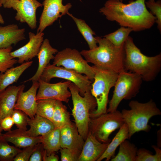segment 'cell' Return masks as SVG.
Segmentation results:
<instances>
[{
  "mask_svg": "<svg viewBox=\"0 0 161 161\" xmlns=\"http://www.w3.org/2000/svg\"><path fill=\"white\" fill-rule=\"evenodd\" d=\"M1 137L7 142L13 144L19 148H24L41 143V136L32 137L29 136L27 130L18 129L2 134Z\"/></svg>",
  "mask_w": 161,
  "mask_h": 161,
  "instance_id": "44dd1931",
  "label": "cell"
},
{
  "mask_svg": "<svg viewBox=\"0 0 161 161\" xmlns=\"http://www.w3.org/2000/svg\"><path fill=\"white\" fill-rule=\"evenodd\" d=\"M14 124L18 129L27 130L28 116L22 111L14 109L11 115Z\"/></svg>",
  "mask_w": 161,
  "mask_h": 161,
  "instance_id": "836d02e7",
  "label": "cell"
},
{
  "mask_svg": "<svg viewBox=\"0 0 161 161\" xmlns=\"http://www.w3.org/2000/svg\"><path fill=\"white\" fill-rule=\"evenodd\" d=\"M99 12L106 18L115 21L121 26L140 31L150 28L156 17L147 9L145 0H136L125 4L117 0H108Z\"/></svg>",
  "mask_w": 161,
  "mask_h": 161,
  "instance_id": "6da1fadb",
  "label": "cell"
},
{
  "mask_svg": "<svg viewBox=\"0 0 161 161\" xmlns=\"http://www.w3.org/2000/svg\"><path fill=\"white\" fill-rule=\"evenodd\" d=\"M57 49L53 48L47 38L44 39L41 45L37 55L38 60V65L36 72L31 78L24 81V83L30 81H38L45 68L49 64L51 60L54 59V55L57 53Z\"/></svg>",
  "mask_w": 161,
  "mask_h": 161,
  "instance_id": "ffe728a7",
  "label": "cell"
},
{
  "mask_svg": "<svg viewBox=\"0 0 161 161\" xmlns=\"http://www.w3.org/2000/svg\"><path fill=\"white\" fill-rule=\"evenodd\" d=\"M67 14L70 16L75 22L78 30L87 42L89 49L97 47V43L93 36L95 33L91 27L84 20L75 17L69 12Z\"/></svg>",
  "mask_w": 161,
  "mask_h": 161,
  "instance_id": "83f0119b",
  "label": "cell"
},
{
  "mask_svg": "<svg viewBox=\"0 0 161 161\" xmlns=\"http://www.w3.org/2000/svg\"><path fill=\"white\" fill-rule=\"evenodd\" d=\"M42 159L44 161H58L59 160V157L55 154V153L47 155L44 150L43 154Z\"/></svg>",
  "mask_w": 161,
  "mask_h": 161,
  "instance_id": "ab89813d",
  "label": "cell"
},
{
  "mask_svg": "<svg viewBox=\"0 0 161 161\" xmlns=\"http://www.w3.org/2000/svg\"><path fill=\"white\" fill-rule=\"evenodd\" d=\"M2 130L1 129V128L0 127V136H1L2 134L1 133V132L2 131Z\"/></svg>",
  "mask_w": 161,
  "mask_h": 161,
  "instance_id": "7bdbcfd3",
  "label": "cell"
},
{
  "mask_svg": "<svg viewBox=\"0 0 161 161\" xmlns=\"http://www.w3.org/2000/svg\"><path fill=\"white\" fill-rule=\"evenodd\" d=\"M132 31V29L130 28L121 26L115 31L105 35L104 37L114 45L120 46L124 43Z\"/></svg>",
  "mask_w": 161,
  "mask_h": 161,
  "instance_id": "f546056e",
  "label": "cell"
},
{
  "mask_svg": "<svg viewBox=\"0 0 161 161\" xmlns=\"http://www.w3.org/2000/svg\"><path fill=\"white\" fill-rule=\"evenodd\" d=\"M24 28H20L16 24L0 26V49L12 47L25 40Z\"/></svg>",
  "mask_w": 161,
  "mask_h": 161,
  "instance_id": "d6986e66",
  "label": "cell"
},
{
  "mask_svg": "<svg viewBox=\"0 0 161 161\" xmlns=\"http://www.w3.org/2000/svg\"><path fill=\"white\" fill-rule=\"evenodd\" d=\"M119 146L118 154L111 161H135L138 149L135 145L126 140Z\"/></svg>",
  "mask_w": 161,
  "mask_h": 161,
  "instance_id": "4316f807",
  "label": "cell"
},
{
  "mask_svg": "<svg viewBox=\"0 0 161 161\" xmlns=\"http://www.w3.org/2000/svg\"><path fill=\"white\" fill-rule=\"evenodd\" d=\"M41 143L47 155L54 153L60 148V129L55 128L41 136Z\"/></svg>",
  "mask_w": 161,
  "mask_h": 161,
  "instance_id": "d4e9b609",
  "label": "cell"
},
{
  "mask_svg": "<svg viewBox=\"0 0 161 161\" xmlns=\"http://www.w3.org/2000/svg\"><path fill=\"white\" fill-rule=\"evenodd\" d=\"M98 46L93 49L83 50L80 53L88 63L100 68L117 73L125 71L124 43L116 46L105 38L95 37Z\"/></svg>",
  "mask_w": 161,
  "mask_h": 161,
  "instance_id": "7a4b0ae2",
  "label": "cell"
},
{
  "mask_svg": "<svg viewBox=\"0 0 161 161\" xmlns=\"http://www.w3.org/2000/svg\"><path fill=\"white\" fill-rule=\"evenodd\" d=\"M30 88L25 92L24 89L20 92L14 109L21 110L30 118H33L36 114L37 106V92L39 86L38 81H32Z\"/></svg>",
  "mask_w": 161,
  "mask_h": 161,
  "instance_id": "2e32d148",
  "label": "cell"
},
{
  "mask_svg": "<svg viewBox=\"0 0 161 161\" xmlns=\"http://www.w3.org/2000/svg\"><path fill=\"white\" fill-rule=\"evenodd\" d=\"M52 122L55 128L59 129L72 122L67 107L61 101L56 100Z\"/></svg>",
  "mask_w": 161,
  "mask_h": 161,
  "instance_id": "484cf974",
  "label": "cell"
},
{
  "mask_svg": "<svg viewBox=\"0 0 161 161\" xmlns=\"http://www.w3.org/2000/svg\"><path fill=\"white\" fill-rule=\"evenodd\" d=\"M14 124L11 116L6 117L2 119L0 122V126L1 129L5 131H9Z\"/></svg>",
  "mask_w": 161,
  "mask_h": 161,
  "instance_id": "f35d334b",
  "label": "cell"
},
{
  "mask_svg": "<svg viewBox=\"0 0 161 161\" xmlns=\"http://www.w3.org/2000/svg\"><path fill=\"white\" fill-rule=\"evenodd\" d=\"M56 100L51 99L37 100L36 114L52 121Z\"/></svg>",
  "mask_w": 161,
  "mask_h": 161,
  "instance_id": "f1b7e54d",
  "label": "cell"
},
{
  "mask_svg": "<svg viewBox=\"0 0 161 161\" xmlns=\"http://www.w3.org/2000/svg\"><path fill=\"white\" fill-rule=\"evenodd\" d=\"M32 61H28L15 67L8 69L0 74V93L7 87L16 82L24 72L32 64Z\"/></svg>",
  "mask_w": 161,
  "mask_h": 161,
  "instance_id": "603a6c76",
  "label": "cell"
},
{
  "mask_svg": "<svg viewBox=\"0 0 161 161\" xmlns=\"http://www.w3.org/2000/svg\"><path fill=\"white\" fill-rule=\"evenodd\" d=\"M129 105L130 109H123L121 112L128 128L129 139L136 132L149 131L151 129L148 124L149 120L154 116L161 114L160 109L152 100L145 103L133 100Z\"/></svg>",
  "mask_w": 161,
  "mask_h": 161,
  "instance_id": "277c9868",
  "label": "cell"
},
{
  "mask_svg": "<svg viewBox=\"0 0 161 161\" xmlns=\"http://www.w3.org/2000/svg\"><path fill=\"white\" fill-rule=\"evenodd\" d=\"M5 8H13L17 13L15 19L21 23H26L32 29L37 27L36 11L43 6L37 0H10L4 5Z\"/></svg>",
  "mask_w": 161,
  "mask_h": 161,
  "instance_id": "8fae6325",
  "label": "cell"
},
{
  "mask_svg": "<svg viewBox=\"0 0 161 161\" xmlns=\"http://www.w3.org/2000/svg\"><path fill=\"white\" fill-rule=\"evenodd\" d=\"M12 47L0 49V72H4L18 63V60L13 58L10 55Z\"/></svg>",
  "mask_w": 161,
  "mask_h": 161,
  "instance_id": "1f68e13d",
  "label": "cell"
},
{
  "mask_svg": "<svg viewBox=\"0 0 161 161\" xmlns=\"http://www.w3.org/2000/svg\"></svg>",
  "mask_w": 161,
  "mask_h": 161,
  "instance_id": "7dc6e473",
  "label": "cell"
},
{
  "mask_svg": "<svg viewBox=\"0 0 161 161\" xmlns=\"http://www.w3.org/2000/svg\"><path fill=\"white\" fill-rule=\"evenodd\" d=\"M38 90L36 95V100L51 99L68 103L71 95L68 90L72 82L70 81L60 82L55 83L45 82L40 79Z\"/></svg>",
  "mask_w": 161,
  "mask_h": 161,
  "instance_id": "4fadbf2b",
  "label": "cell"
},
{
  "mask_svg": "<svg viewBox=\"0 0 161 161\" xmlns=\"http://www.w3.org/2000/svg\"><path fill=\"white\" fill-rule=\"evenodd\" d=\"M93 67L95 75L91 92L96 99L97 108L91 112L90 118L97 117L107 113L108 95L110 89L114 86L118 73L97 67Z\"/></svg>",
  "mask_w": 161,
  "mask_h": 161,
  "instance_id": "8992f818",
  "label": "cell"
},
{
  "mask_svg": "<svg viewBox=\"0 0 161 161\" xmlns=\"http://www.w3.org/2000/svg\"><path fill=\"white\" fill-rule=\"evenodd\" d=\"M69 89L73 104L72 115L79 133L85 141L89 131L90 113L96 109V101L91 91L86 92L83 96L80 95L79 88L73 83H70Z\"/></svg>",
  "mask_w": 161,
  "mask_h": 161,
  "instance_id": "5b68a950",
  "label": "cell"
},
{
  "mask_svg": "<svg viewBox=\"0 0 161 161\" xmlns=\"http://www.w3.org/2000/svg\"><path fill=\"white\" fill-rule=\"evenodd\" d=\"M155 151L153 155L145 149L140 148L138 149L135 161H161V150L158 147L152 145Z\"/></svg>",
  "mask_w": 161,
  "mask_h": 161,
  "instance_id": "d6a6232c",
  "label": "cell"
},
{
  "mask_svg": "<svg viewBox=\"0 0 161 161\" xmlns=\"http://www.w3.org/2000/svg\"><path fill=\"white\" fill-rule=\"evenodd\" d=\"M125 71L140 75L143 80L150 82L157 77L161 69V54L148 56L142 53L129 36L124 43Z\"/></svg>",
  "mask_w": 161,
  "mask_h": 161,
  "instance_id": "3957f363",
  "label": "cell"
},
{
  "mask_svg": "<svg viewBox=\"0 0 161 161\" xmlns=\"http://www.w3.org/2000/svg\"><path fill=\"white\" fill-rule=\"evenodd\" d=\"M36 147V145L23 148L13 160L14 161H28Z\"/></svg>",
  "mask_w": 161,
  "mask_h": 161,
  "instance_id": "d590c367",
  "label": "cell"
},
{
  "mask_svg": "<svg viewBox=\"0 0 161 161\" xmlns=\"http://www.w3.org/2000/svg\"><path fill=\"white\" fill-rule=\"evenodd\" d=\"M124 123L121 112L117 110L90 118L89 131L100 142L109 143L111 141L109 138L110 134Z\"/></svg>",
  "mask_w": 161,
  "mask_h": 161,
  "instance_id": "ba28073f",
  "label": "cell"
},
{
  "mask_svg": "<svg viewBox=\"0 0 161 161\" xmlns=\"http://www.w3.org/2000/svg\"><path fill=\"white\" fill-rule=\"evenodd\" d=\"M129 131L126 124L124 123L120 128L112 140L109 143L105 151L97 161H101L105 159L109 161L114 156L117 148L124 140L129 139Z\"/></svg>",
  "mask_w": 161,
  "mask_h": 161,
  "instance_id": "cb8c5ba5",
  "label": "cell"
},
{
  "mask_svg": "<svg viewBox=\"0 0 161 161\" xmlns=\"http://www.w3.org/2000/svg\"><path fill=\"white\" fill-rule=\"evenodd\" d=\"M10 0H0V3L2 5H4L6 2Z\"/></svg>",
  "mask_w": 161,
  "mask_h": 161,
  "instance_id": "b9f144b4",
  "label": "cell"
},
{
  "mask_svg": "<svg viewBox=\"0 0 161 161\" xmlns=\"http://www.w3.org/2000/svg\"><path fill=\"white\" fill-rule=\"evenodd\" d=\"M79 0L80 1H81V0Z\"/></svg>",
  "mask_w": 161,
  "mask_h": 161,
  "instance_id": "bcb514c9",
  "label": "cell"
},
{
  "mask_svg": "<svg viewBox=\"0 0 161 161\" xmlns=\"http://www.w3.org/2000/svg\"><path fill=\"white\" fill-rule=\"evenodd\" d=\"M2 5L0 3V7L2 6ZM4 21L3 19V18L0 14V23L1 24H3L4 23Z\"/></svg>",
  "mask_w": 161,
  "mask_h": 161,
  "instance_id": "60d3db41",
  "label": "cell"
},
{
  "mask_svg": "<svg viewBox=\"0 0 161 161\" xmlns=\"http://www.w3.org/2000/svg\"><path fill=\"white\" fill-rule=\"evenodd\" d=\"M27 122L30 128L27 132L32 137L43 135L55 128L52 121L36 114L32 118H29Z\"/></svg>",
  "mask_w": 161,
  "mask_h": 161,
  "instance_id": "7402d4cb",
  "label": "cell"
},
{
  "mask_svg": "<svg viewBox=\"0 0 161 161\" xmlns=\"http://www.w3.org/2000/svg\"><path fill=\"white\" fill-rule=\"evenodd\" d=\"M82 56L80 52L76 49L66 48L57 52L53 64L84 74L92 81L95 75L94 68Z\"/></svg>",
  "mask_w": 161,
  "mask_h": 161,
  "instance_id": "9c48e42d",
  "label": "cell"
},
{
  "mask_svg": "<svg viewBox=\"0 0 161 161\" xmlns=\"http://www.w3.org/2000/svg\"><path fill=\"white\" fill-rule=\"evenodd\" d=\"M109 143H102L89 131L78 161H96L103 154Z\"/></svg>",
  "mask_w": 161,
  "mask_h": 161,
  "instance_id": "e0dca14e",
  "label": "cell"
},
{
  "mask_svg": "<svg viewBox=\"0 0 161 161\" xmlns=\"http://www.w3.org/2000/svg\"><path fill=\"white\" fill-rule=\"evenodd\" d=\"M29 41L24 46L13 51L10 55L14 58H17L18 63L22 64L29 61L37 56L44 40V33L38 32L36 34L29 32Z\"/></svg>",
  "mask_w": 161,
  "mask_h": 161,
  "instance_id": "5bb4252c",
  "label": "cell"
},
{
  "mask_svg": "<svg viewBox=\"0 0 161 161\" xmlns=\"http://www.w3.org/2000/svg\"><path fill=\"white\" fill-rule=\"evenodd\" d=\"M84 142L85 140L79 133L75 123L72 122L60 129L61 148L69 149L79 157Z\"/></svg>",
  "mask_w": 161,
  "mask_h": 161,
  "instance_id": "9a60e30c",
  "label": "cell"
},
{
  "mask_svg": "<svg viewBox=\"0 0 161 161\" xmlns=\"http://www.w3.org/2000/svg\"><path fill=\"white\" fill-rule=\"evenodd\" d=\"M146 7L150 10L151 13L155 16L156 18V23L157 28L161 32V1L160 0L155 2L154 1H149L145 2Z\"/></svg>",
  "mask_w": 161,
  "mask_h": 161,
  "instance_id": "e575fe53",
  "label": "cell"
},
{
  "mask_svg": "<svg viewBox=\"0 0 161 161\" xmlns=\"http://www.w3.org/2000/svg\"><path fill=\"white\" fill-rule=\"evenodd\" d=\"M149 0V1H154V0Z\"/></svg>",
  "mask_w": 161,
  "mask_h": 161,
  "instance_id": "f6af8a7d",
  "label": "cell"
},
{
  "mask_svg": "<svg viewBox=\"0 0 161 161\" xmlns=\"http://www.w3.org/2000/svg\"><path fill=\"white\" fill-rule=\"evenodd\" d=\"M117 0L120 1H122H122H123V0Z\"/></svg>",
  "mask_w": 161,
  "mask_h": 161,
  "instance_id": "ee69618b",
  "label": "cell"
},
{
  "mask_svg": "<svg viewBox=\"0 0 161 161\" xmlns=\"http://www.w3.org/2000/svg\"><path fill=\"white\" fill-rule=\"evenodd\" d=\"M61 159L62 161H78V157L69 149L61 148Z\"/></svg>",
  "mask_w": 161,
  "mask_h": 161,
  "instance_id": "8d00e7d4",
  "label": "cell"
},
{
  "mask_svg": "<svg viewBox=\"0 0 161 161\" xmlns=\"http://www.w3.org/2000/svg\"><path fill=\"white\" fill-rule=\"evenodd\" d=\"M55 78L65 79L74 83L79 88V94L82 96L87 92L91 91L92 82L86 76L53 64H49L47 66L40 79L49 83L52 79Z\"/></svg>",
  "mask_w": 161,
  "mask_h": 161,
  "instance_id": "30bf717a",
  "label": "cell"
},
{
  "mask_svg": "<svg viewBox=\"0 0 161 161\" xmlns=\"http://www.w3.org/2000/svg\"><path fill=\"white\" fill-rule=\"evenodd\" d=\"M63 0H44V8L39 19L37 32H42L47 27L68 13L72 5L70 3L64 5Z\"/></svg>",
  "mask_w": 161,
  "mask_h": 161,
  "instance_id": "7c38bea8",
  "label": "cell"
},
{
  "mask_svg": "<svg viewBox=\"0 0 161 161\" xmlns=\"http://www.w3.org/2000/svg\"><path fill=\"white\" fill-rule=\"evenodd\" d=\"M24 85L9 86L0 93V122L4 118L11 116L20 91Z\"/></svg>",
  "mask_w": 161,
  "mask_h": 161,
  "instance_id": "ac0fdd59",
  "label": "cell"
},
{
  "mask_svg": "<svg viewBox=\"0 0 161 161\" xmlns=\"http://www.w3.org/2000/svg\"><path fill=\"white\" fill-rule=\"evenodd\" d=\"M142 80L141 77L135 73L125 71L119 73L107 112L117 110L123 100H130L135 97L139 92Z\"/></svg>",
  "mask_w": 161,
  "mask_h": 161,
  "instance_id": "52a82bcc",
  "label": "cell"
},
{
  "mask_svg": "<svg viewBox=\"0 0 161 161\" xmlns=\"http://www.w3.org/2000/svg\"><path fill=\"white\" fill-rule=\"evenodd\" d=\"M8 142L0 136V161H12L21 150L16 146H11Z\"/></svg>",
  "mask_w": 161,
  "mask_h": 161,
  "instance_id": "4dcf8cb0",
  "label": "cell"
},
{
  "mask_svg": "<svg viewBox=\"0 0 161 161\" xmlns=\"http://www.w3.org/2000/svg\"><path fill=\"white\" fill-rule=\"evenodd\" d=\"M44 150L43 145L41 143L36 144L35 148L30 156L29 161H42L43 154Z\"/></svg>",
  "mask_w": 161,
  "mask_h": 161,
  "instance_id": "74e56055",
  "label": "cell"
}]
</instances>
